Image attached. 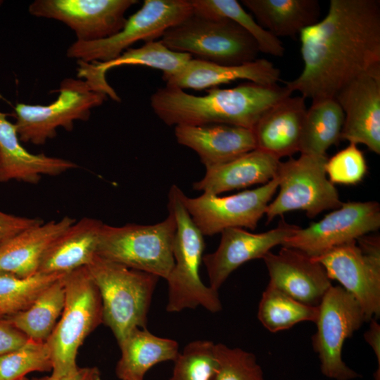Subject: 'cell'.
<instances>
[{"label": "cell", "instance_id": "24", "mask_svg": "<svg viewBox=\"0 0 380 380\" xmlns=\"http://www.w3.org/2000/svg\"><path fill=\"white\" fill-rule=\"evenodd\" d=\"M76 220L65 216L18 233L0 246V272L26 277L38 272L41 260L56 239Z\"/></svg>", "mask_w": 380, "mask_h": 380}, {"label": "cell", "instance_id": "33", "mask_svg": "<svg viewBox=\"0 0 380 380\" xmlns=\"http://www.w3.org/2000/svg\"><path fill=\"white\" fill-rule=\"evenodd\" d=\"M65 274L37 272L20 277L0 272V319L27 310L48 287Z\"/></svg>", "mask_w": 380, "mask_h": 380}, {"label": "cell", "instance_id": "31", "mask_svg": "<svg viewBox=\"0 0 380 380\" xmlns=\"http://www.w3.org/2000/svg\"><path fill=\"white\" fill-rule=\"evenodd\" d=\"M319 307L304 304L270 283L260 299L258 317L270 332L288 329L305 321L316 322Z\"/></svg>", "mask_w": 380, "mask_h": 380}, {"label": "cell", "instance_id": "10", "mask_svg": "<svg viewBox=\"0 0 380 380\" xmlns=\"http://www.w3.org/2000/svg\"><path fill=\"white\" fill-rule=\"evenodd\" d=\"M58 91L57 99L48 105H15L14 125L20 141L43 145L56 137L58 128L71 131L75 121H87L91 110L108 98L82 79L65 78Z\"/></svg>", "mask_w": 380, "mask_h": 380}, {"label": "cell", "instance_id": "30", "mask_svg": "<svg viewBox=\"0 0 380 380\" xmlns=\"http://www.w3.org/2000/svg\"><path fill=\"white\" fill-rule=\"evenodd\" d=\"M65 275L48 287L27 310L1 319L18 329L29 339L46 342L63 310Z\"/></svg>", "mask_w": 380, "mask_h": 380}, {"label": "cell", "instance_id": "21", "mask_svg": "<svg viewBox=\"0 0 380 380\" xmlns=\"http://www.w3.org/2000/svg\"><path fill=\"white\" fill-rule=\"evenodd\" d=\"M77 167L67 159L29 152L21 144L15 125L0 111V182L37 184L42 175H59Z\"/></svg>", "mask_w": 380, "mask_h": 380}, {"label": "cell", "instance_id": "4", "mask_svg": "<svg viewBox=\"0 0 380 380\" xmlns=\"http://www.w3.org/2000/svg\"><path fill=\"white\" fill-rule=\"evenodd\" d=\"M102 302L103 323L120 343L135 328H146L159 277L101 258L87 267Z\"/></svg>", "mask_w": 380, "mask_h": 380}, {"label": "cell", "instance_id": "26", "mask_svg": "<svg viewBox=\"0 0 380 380\" xmlns=\"http://www.w3.org/2000/svg\"><path fill=\"white\" fill-rule=\"evenodd\" d=\"M118 345L121 355L115 374L120 380H144L151 367L174 361L179 353L177 341L156 336L146 328H135Z\"/></svg>", "mask_w": 380, "mask_h": 380}, {"label": "cell", "instance_id": "43", "mask_svg": "<svg viewBox=\"0 0 380 380\" xmlns=\"http://www.w3.org/2000/svg\"><path fill=\"white\" fill-rule=\"evenodd\" d=\"M2 4V1H0V5Z\"/></svg>", "mask_w": 380, "mask_h": 380}, {"label": "cell", "instance_id": "32", "mask_svg": "<svg viewBox=\"0 0 380 380\" xmlns=\"http://www.w3.org/2000/svg\"><path fill=\"white\" fill-rule=\"evenodd\" d=\"M193 11L203 15L228 18L247 31L256 41L260 52L281 57V40L262 28L236 0H190Z\"/></svg>", "mask_w": 380, "mask_h": 380}, {"label": "cell", "instance_id": "27", "mask_svg": "<svg viewBox=\"0 0 380 380\" xmlns=\"http://www.w3.org/2000/svg\"><path fill=\"white\" fill-rule=\"evenodd\" d=\"M241 4L277 38H295L317 23L321 13L317 0H242Z\"/></svg>", "mask_w": 380, "mask_h": 380}, {"label": "cell", "instance_id": "23", "mask_svg": "<svg viewBox=\"0 0 380 380\" xmlns=\"http://www.w3.org/2000/svg\"><path fill=\"white\" fill-rule=\"evenodd\" d=\"M280 159L255 148L230 161L206 169L204 177L194 183V190L219 195L269 182L277 175Z\"/></svg>", "mask_w": 380, "mask_h": 380}, {"label": "cell", "instance_id": "28", "mask_svg": "<svg viewBox=\"0 0 380 380\" xmlns=\"http://www.w3.org/2000/svg\"><path fill=\"white\" fill-rule=\"evenodd\" d=\"M344 113L335 99L312 102L304 119L299 152L326 156L341 140Z\"/></svg>", "mask_w": 380, "mask_h": 380}, {"label": "cell", "instance_id": "6", "mask_svg": "<svg viewBox=\"0 0 380 380\" xmlns=\"http://www.w3.org/2000/svg\"><path fill=\"white\" fill-rule=\"evenodd\" d=\"M161 42L168 49L196 59L239 65L258 59L255 39L233 20L193 13L167 30Z\"/></svg>", "mask_w": 380, "mask_h": 380}, {"label": "cell", "instance_id": "13", "mask_svg": "<svg viewBox=\"0 0 380 380\" xmlns=\"http://www.w3.org/2000/svg\"><path fill=\"white\" fill-rule=\"evenodd\" d=\"M278 186L276 176L256 189L227 196L203 193L189 198L182 192V201L203 236H213L232 227L253 230L265 214Z\"/></svg>", "mask_w": 380, "mask_h": 380}, {"label": "cell", "instance_id": "9", "mask_svg": "<svg viewBox=\"0 0 380 380\" xmlns=\"http://www.w3.org/2000/svg\"><path fill=\"white\" fill-rule=\"evenodd\" d=\"M327 156L300 153L298 158L280 161L277 177L279 193L265 211L268 224L277 216L301 210L309 218L338 208V192L327 176Z\"/></svg>", "mask_w": 380, "mask_h": 380}, {"label": "cell", "instance_id": "3", "mask_svg": "<svg viewBox=\"0 0 380 380\" xmlns=\"http://www.w3.org/2000/svg\"><path fill=\"white\" fill-rule=\"evenodd\" d=\"M182 191L172 185L168 194V210L176 222L173 243L174 266L167 283L166 310L179 312L201 306L215 313L222 308L218 291L207 286L199 275L205 249L203 235L182 201Z\"/></svg>", "mask_w": 380, "mask_h": 380}, {"label": "cell", "instance_id": "1", "mask_svg": "<svg viewBox=\"0 0 380 380\" xmlns=\"http://www.w3.org/2000/svg\"><path fill=\"white\" fill-rule=\"evenodd\" d=\"M301 73L284 82L312 101L334 99L364 74H380V4L331 0L325 17L299 34Z\"/></svg>", "mask_w": 380, "mask_h": 380}, {"label": "cell", "instance_id": "40", "mask_svg": "<svg viewBox=\"0 0 380 380\" xmlns=\"http://www.w3.org/2000/svg\"><path fill=\"white\" fill-rule=\"evenodd\" d=\"M369 329L365 333L364 338L373 349L378 360V370L374 374V380H380V325L376 319L370 320Z\"/></svg>", "mask_w": 380, "mask_h": 380}, {"label": "cell", "instance_id": "36", "mask_svg": "<svg viewBox=\"0 0 380 380\" xmlns=\"http://www.w3.org/2000/svg\"><path fill=\"white\" fill-rule=\"evenodd\" d=\"M215 354L218 369L211 380H265L253 353L219 343Z\"/></svg>", "mask_w": 380, "mask_h": 380}, {"label": "cell", "instance_id": "12", "mask_svg": "<svg viewBox=\"0 0 380 380\" xmlns=\"http://www.w3.org/2000/svg\"><path fill=\"white\" fill-rule=\"evenodd\" d=\"M318 307L312 346L318 354L321 372L335 380L358 377L359 374L346 365L341 355L346 340L365 322L360 305L341 286L331 285Z\"/></svg>", "mask_w": 380, "mask_h": 380}, {"label": "cell", "instance_id": "2", "mask_svg": "<svg viewBox=\"0 0 380 380\" xmlns=\"http://www.w3.org/2000/svg\"><path fill=\"white\" fill-rule=\"evenodd\" d=\"M206 91L205 96H195L165 86L151 95V106L169 126L224 124L253 129L267 110L292 94L286 87L252 82Z\"/></svg>", "mask_w": 380, "mask_h": 380}, {"label": "cell", "instance_id": "29", "mask_svg": "<svg viewBox=\"0 0 380 380\" xmlns=\"http://www.w3.org/2000/svg\"><path fill=\"white\" fill-rule=\"evenodd\" d=\"M193 57L186 53L172 51L161 41L146 42L139 48H129L115 59L106 62L84 63L87 75L101 81L106 80L110 69L121 65H144L163 71V76L180 72Z\"/></svg>", "mask_w": 380, "mask_h": 380}, {"label": "cell", "instance_id": "35", "mask_svg": "<svg viewBox=\"0 0 380 380\" xmlns=\"http://www.w3.org/2000/svg\"><path fill=\"white\" fill-rule=\"evenodd\" d=\"M52 367L46 343L28 339L18 349L0 356V380H18L30 372H50Z\"/></svg>", "mask_w": 380, "mask_h": 380}, {"label": "cell", "instance_id": "18", "mask_svg": "<svg viewBox=\"0 0 380 380\" xmlns=\"http://www.w3.org/2000/svg\"><path fill=\"white\" fill-rule=\"evenodd\" d=\"M262 259L269 283L304 304L319 305L331 286L324 266L298 250L282 246L278 253L270 251Z\"/></svg>", "mask_w": 380, "mask_h": 380}, {"label": "cell", "instance_id": "37", "mask_svg": "<svg viewBox=\"0 0 380 380\" xmlns=\"http://www.w3.org/2000/svg\"><path fill=\"white\" fill-rule=\"evenodd\" d=\"M325 170L333 184H356L365 176L367 165L364 154L357 144L350 143L327 159Z\"/></svg>", "mask_w": 380, "mask_h": 380}, {"label": "cell", "instance_id": "42", "mask_svg": "<svg viewBox=\"0 0 380 380\" xmlns=\"http://www.w3.org/2000/svg\"><path fill=\"white\" fill-rule=\"evenodd\" d=\"M25 376H24V377H23V378H21V379H20L18 380H25Z\"/></svg>", "mask_w": 380, "mask_h": 380}, {"label": "cell", "instance_id": "19", "mask_svg": "<svg viewBox=\"0 0 380 380\" xmlns=\"http://www.w3.org/2000/svg\"><path fill=\"white\" fill-rule=\"evenodd\" d=\"M175 135L179 144L198 154L206 169L256 148L253 129L229 125H177Z\"/></svg>", "mask_w": 380, "mask_h": 380}, {"label": "cell", "instance_id": "14", "mask_svg": "<svg viewBox=\"0 0 380 380\" xmlns=\"http://www.w3.org/2000/svg\"><path fill=\"white\" fill-rule=\"evenodd\" d=\"M379 227V203H343L319 221L305 228L298 227L281 246L298 250L315 258L335 247L377 231Z\"/></svg>", "mask_w": 380, "mask_h": 380}, {"label": "cell", "instance_id": "15", "mask_svg": "<svg viewBox=\"0 0 380 380\" xmlns=\"http://www.w3.org/2000/svg\"><path fill=\"white\" fill-rule=\"evenodd\" d=\"M137 0H35L32 15L61 21L75 33L77 41L92 42L109 37L125 25L126 11Z\"/></svg>", "mask_w": 380, "mask_h": 380}, {"label": "cell", "instance_id": "25", "mask_svg": "<svg viewBox=\"0 0 380 380\" xmlns=\"http://www.w3.org/2000/svg\"><path fill=\"white\" fill-rule=\"evenodd\" d=\"M103 224L91 217L75 221L48 248L38 272L65 274L87 267L96 255Z\"/></svg>", "mask_w": 380, "mask_h": 380}, {"label": "cell", "instance_id": "8", "mask_svg": "<svg viewBox=\"0 0 380 380\" xmlns=\"http://www.w3.org/2000/svg\"><path fill=\"white\" fill-rule=\"evenodd\" d=\"M193 13L190 0H145L116 34L96 41H75L67 56L77 62L106 63L120 56L138 41H155Z\"/></svg>", "mask_w": 380, "mask_h": 380}, {"label": "cell", "instance_id": "34", "mask_svg": "<svg viewBox=\"0 0 380 380\" xmlns=\"http://www.w3.org/2000/svg\"><path fill=\"white\" fill-rule=\"evenodd\" d=\"M173 362L169 380H211L218 369L215 343L208 340L191 341Z\"/></svg>", "mask_w": 380, "mask_h": 380}, {"label": "cell", "instance_id": "39", "mask_svg": "<svg viewBox=\"0 0 380 380\" xmlns=\"http://www.w3.org/2000/svg\"><path fill=\"white\" fill-rule=\"evenodd\" d=\"M28 338L4 319H0V356L12 352L28 341Z\"/></svg>", "mask_w": 380, "mask_h": 380}, {"label": "cell", "instance_id": "5", "mask_svg": "<svg viewBox=\"0 0 380 380\" xmlns=\"http://www.w3.org/2000/svg\"><path fill=\"white\" fill-rule=\"evenodd\" d=\"M64 286L63 310L46 341L51 352L52 378L67 375L77 369L79 348L103 323L101 296L87 267L66 274Z\"/></svg>", "mask_w": 380, "mask_h": 380}, {"label": "cell", "instance_id": "16", "mask_svg": "<svg viewBox=\"0 0 380 380\" xmlns=\"http://www.w3.org/2000/svg\"><path fill=\"white\" fill-rule=\"evenodd\" d=\"M297 226L284 221L271 230L254 234L242 228H227L221 232L217 248L203 255L210 286L218 291L232 272L243 263L264 255L277 245H282Z\"/></svg>", "mask_w": 380, "mask_h": 380}, {"label": "cell", "instance_id": "17", "mask_svg": "<svg viewBox=\"0 0 380 380\" xmlns=\"http://www.w3.org/2000/svg\"><path fill=\"white\" fill-rule=\"evenodd\" d=\"M344 113L341 140L380 154V74H364L334 98Z\"/></svg>", "mask_w": 380, "mask_h": 380}, {"label": "cell", "instance_id": "11", "mask_svg": "<svg viewBox=\"0 0 380 380\" xmlns=\"http://www.w3.org/2000/svg\"><path fill=\"white\" fill-rule=\"evenodd\" d=\"M360 305L365 322L380 315V239L364 235L315 258Z\"/></svg>", "mask_w": 380, "mask_h": 380}, {"label": "cell", "instance_id": "38", "mask_svg": "<svg viewBox=\"0 0 380 380\" xmlns=\"http://www.w3.org/2000/svg\"><path fill=\"white\" fill-rule=\"evenodd\" d=\"M43 222L39 218L16 216L0 210V246L21 231Z\"/></svg>", "mask_w": 380, "mask_h": 380}, {"label": "cell", "instance_id": "20", "mask_svg": "<svg viewBox=\"0 0 380 380\" xmlns=\"http://www.w3.org/2000/svg\"><path fill=\"white\" fill-rule=\"evenodd\" d=\"M167 87L181 89H208L236 80L274 85L280 80V70L270 61L258 58L239 65L217 64L192 58L178 73L163 76Z\"/></svg>", "mask_w": 380, "mask_h": 380}, {"label": "cell", "instance_id": "41", "mask_svg": "<svg viewBox=\"0 0 380 380\" xmlns=\"http://www.w3.org/2000/svg\"><path fill=\"white\" fill-rule=\"evenodd\" d=\"M43 380H102L101 373L96 367H83L77 369L67 375L52 378L51 376Z\"/></svg>", "mask_w": 380, "mask_h": 380}, {"label": "cell", "instance_id": "44", "mask_svg": "<svg viewBox=\"0 0 380 380\" xmlns=\"http://www.w3.org/2000/svg\"><path fill=\"white\" fill-rule=\"evenodd\" d=\"M25 380H28V379L25 377Z\"/></svg>", "mask_w": 380, "mask_h": 380}, {"label": "cell", "instance_id": "22", "mask_svg": "<svg viewBox=\"0 0 380 380\" xmlns=\"http://www.w3.org/2000/svg\"><path fill=\"white\" fill-rule=\"evenodd\" d=\"M306 111L301 96H289L274 105L253 129L256 148L279 159L299 152Z\"/></svg>", "mask_w": 380, "mask_h": 380}, {"label": "cell", "instance_id": "7", "mask_svg": "<svg viewBox=\"0 0 380 380\" xmlns=\"http://www.w3.org/2000/svg\"><path fill=\"white\" fill-rule=\"evenodd\" d=\"M174 215L153 224H103L96 255L129 268L167 279L174 266Z\"/></svg>", "mask_w": 380, "mask_h": 380}]
</instances>
